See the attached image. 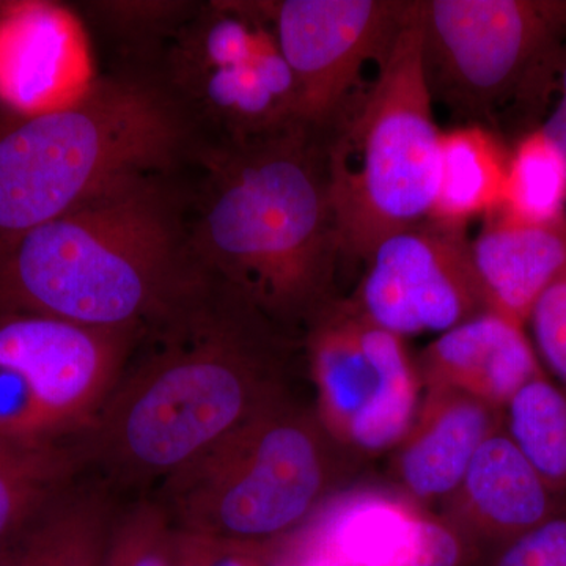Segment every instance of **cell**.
<instances>
[{"label": "cell", "mask_w": 566, "mask_h": 566, "mask_svg": "<svg viewBox=\"0 0 566 566\" xmlns=\"http://www.w3.org/2000/svg\"><path fill=\"white\" fill-rule=\"evenodd\" d=\"M416 365L423 389L458 390L502 411L524 386L546 375L526 327L490 311L439 334Z\"/></svg>", "instance_id": "e0dca14e"}, {"label": "cell", "mask_w": 566, "mask_h": 566, "mask_svg": "<svg viewBox=\"0 0 566 566\" xmlns=\"http://www.w3.org/2000/svg\"><path fill=\"white\" fill-rule=\"evenodd\" d=\"M140 331L0 315V442L69 446L91 430L125 374Z\"/></svg>", "instance_id": "9c48e42d"}, {"label": "cell", "mask_w": 566, "mask_h": 566, "mask_svg": "<svg viewBox=\"0 0 566 566\" xmlns=\"http://www.w3.org/2000/svg\"><path fill=\"white\" fill-rule=\"evenodd\" d=\"M70 486L0 546V566H102L115 517L109 495Z\"/></svg>", "instance_id": "d6986e66"}, {"label": "cell", "mask_w": 566, "mask_h": 566, "mask_svg": "<svg viewBox=\"0 0 566 566\" xmlns=\"http://www.w3.org/2000/svg\"><path fill=\"white\" fill-rule=\"evenodd\" d=\"M420 17L431 99L461 125L490 128L506 103L538 96L556 76L565 0H420Z\"/></svg>", "instance_id": "ba28073f"}, {"label": "cell", "mask_w": 566, "mask_h": 566, "mask_svg": "<svg viewBox=\"0 0 566 566\" xmlns=\"http://www.w3.org/2000/svg\"><path fill=\"white\" fill-rule=\"evenodd\" d=\"M482 566H566V509L497 547Z\"/></svg>", "instance_id": "4316f807"}, {"label": "cell", "mask_w": 566, "mask_h": 566, "mask_svg": "<svg viewBox=\"0 0 566 566\" xmlns=\"http://www.w3.org/2000/svg\"><path fill=\"white\" fill-rule=\"evenodd\" d=\"M210 542L208 566H271L270 547L233 545V543Z\"/></svg>", "instance_id": "83f0119b"}, {"label": "cell", "mask_w": 566, "mask_h": 566, "mask_svg": "<svg viewBox=\"0 0 566 566\" xmlns=\"http://www.w3.org/2000/svg\"><path fill=\"white\" fill-rule=\"evenodd\" d=\"M196 148L158 77H93L73 102L0 132V251L122 182L174 172Z\"/></svg>", "instance_id": "277c9868"}, {"label": "cell", "mask_w": 566, "mask_h": 566, "mask_svg": "<svg viewBox=\"0 0 566 566\" xmlns=\"http://www.w3.org/2000/svg\"><path fill=\"white\" fill-rule=\"evenodd\" d=\"M93 81L80 22L55 6L31 3L0 14V99L22 115L57 109Z\"/></svg>", "instance_id": "5bb4252c"}, {"label": "cell", "mask_w": 566, "mask_h": 566, "mask_svg": "<svg viewBox=\"0 0 566 566\" xmlns=\"http://www.w3.org/2000/svg\"><path fill=\"white\" fill-rule=\"evenodd\" d=\"M558 82V99L549 118L539 128L554 142L566 161V40L558 52L556 66Z\"/></svg>", "instance_id": "f1b7e54d"}, {"label": "cell", "mask_w": 566, "mask_h": 566, "mask_svg": "<svg viewBox=\"0 0 566 566\" xmlns=\"http://www.w3.org/2000/svg\"><path fill=\"white\" fill-rule=\"evenodd\" d=\"M283 334L207 274L148 326L125 374L76 450L112 482H167L285 397Z\"/></svg>", "instance_id": "6da1fadb"}, {"label": "cell", "mask_w": 566, "mask_h": 566, "mask_svg": "<svg viewBox=\"0 0 566 566\" xmlns=\"http://www.w3.org/2000/svg\"><path fill=\"white\" fill-rule=\"evenodd\" d=\"M207 144H233L289 128L300 93L259 2H210L167 41L159 80ZM197 145V144H196Z\"/></svg>", "instance_id": "52a82bcc"}, {"label": "cell", "mask_w": 566, "mask_h": 566, "mask_svg": "<svg viewBox=\"0 0 566 566\" xmlns=\"http://www.w3.org/2000/svg\"><path fill=\"white\" fill-rule=\"evenodd\" d=\"M566 161L542 128L532 129L510 153L497 212L520 222L566 218Z\"/></svg>", "instance_id": "603a6c76"}, {"label": "cell", "mask_w": 566, "mask_h": 566, "mask_svg": "<svg viewBox=\"0 0 566 566\" xmlns=\"http://www.w3.org/2000/svg\"><path fill=\"white\" fill-rule=\"evenodd\" d=\"M504 427L532 468L566 499V394L547 375L524 386L504 409Z\"/></svg>", "instance_id": "7402d4cb"}, {"label": "cell", "mask_w": 566, "mask_h": 566, "mask_svg": "<svg viewBox=\"0 0 566 566\" xmlns=\"http://www.w3.org/2000/svg\"><path fill=\"white\" fill-rule=\"evenodd\" d=\"M81 465L74 446L0 442V546L63 493Z\"/></svg>", "instance_id": "44dd1931"}, {"label": "cell", "mask_w": 566, "mask_h": 566, "mask_svg": "<svg viewBox=\"0 0 566 566\" xmlns=\"http://www.w3.org/2000/svg\"><path fill=\"white\" fill-rule=\"evenodd\" d=\"M340 452L315 412L283 397L170 476L158 501L185 534L274 549L335 497Z\"/></svg>", "instance_id": "8992f818"}, {"label": "cell", "mask_w": 566, "mask_h": 566, "mask_svg": "<svg viewBox=\"0 0 566 566\" xmlns=\"http://www.w3.org/2000/svg\"><path fill=\"white\" fill-rule=\"evenodd\" d=\"M186 2H106L95 7L104 21L128 36L163 39L164 44L192 17L197 7ZM123 32V33H125Z\"/></svg>", "instance_id": "484cf974"}, {"label": "cell", "mask_w": 566, "mask_h": 566, "mask_svg": "<svg viewBox=\"0 0 566 566\" xmlns=\"http://www.w3.org/2000/svg\"><path fill=\"white\" fill-rule=\"evenodd\" d=\"M527 324L543 370L566 394V273L538 297Z\"/></svg>", "instance_id": "d4e9b609"}, {"label": "cell", "mask_w": 566, "mask_h": 566, "mask_svg": "<svg viewBox=\"0 0 566 566\" xmlns=\"http://www.w3.org/2000/svg\"><path fill=\"white\" fill-rule=\"evenodd\" d=\"M315 416L346 452H392L415 420L422 381L405 338L335 297L305 329Z\"/></svg>", "instance_id": "30bf717a"}, {"label": "cell", "mask_w": 566, "mask_h": 566, "mask_svg": "<svg viewBox=\"0 0 566 566\" xmlns=\"http://www.w3.org/2000/svg\"><path fill=\"white\" fill-rule=\"evenodd\" d=\"M349 300L401 338L442 334L486 312L465 229L431 219L381 241Z\"/></svg>", "instance_id": "7c38bea8"}, {"label": "cell", "mask_w": 566, "mask_h": 566, "mask_svg": "<svg viewBox=\"0 0 566 566\" xmlns=\"http://www.w3.org/2000/svg\"><path fill=\"white\" fill-rule=\"evenodd\" d=\"M303 532L304 560L342 566H471L480 554L441 513L400 491L335 495Z\"/></svg>", "instance_id": "4fadbf2b"}, {"label": "cell", "mask_w": 566, "mask_h": 566, "mask_svg": "<svg viewBox=\"0 0 566 566\" xmlns=\"http://www.w3.org/2000/svg\"><path fill=\"white\" fill-rule=\"evenodd\" d=\"M509 156L486 126L458 125L442 132L438 189L428 219L465 229L472 219L497 210Z\"/></svg>", "instance_id": "ffe728a7"}, {"label": "cell", "mask_w": 566, "mask_h": 566, "mask_svg": "<svg viewBox=\"0 0 566 566\" xmlns=\"http://www.w3.org/2000/svg\"><path fill=\"white\" fill-rule=\"evenodd\" d=\"M175 532L161 502H136L115 515L102 566H170Z\"/></svg>", "instance_id": "cb8c5ba5"}, {"label": "cell", "mask_w": 566, "mask_h": 566, "mask_svg": "<svg viewBox=\"0 0 566 566\" xmlns=\"http://www.w3.org/2000/svg\"><path fill=\"white\" fill-rule=\"evenodd\" d=\"M471 243L486 311L526 327L547 286L566 273V218L528 223L493 211Z\"/></svg>", "instance_id": "ac0fdd59"}, {"label": "cell", "mask_w": 566, "mask_h": 566, "mask_svg": "<svg viewBox=\"0 0 566 566\" xmlns=\"http://www.w3.org/2000/svg\"><path fill=\"white\" fill-rule=\"evenodd\" d=\"M504 428V411L471 395L424 387L415 420L392 449V476L417 504H444L480 447Z\"/></svg>", "instance_id": "2e32d148"}, {"label": "cell", "mask_w": 566, "mask_h": 566, "mask_svg": "<svg viewBox=\"0 0 566 566\" xmlns=\"http://www.w3.org/2000/svg\"><path fill=\"white\" fill-rule=\"evenodd\" d=\"M169 175L133 178L0 251L6 312L144 333L207 277Z\"/></svg>", "instance_id": "3957f363"}, {"label": "cell", "mask_w": 566, "mask_h": 566, "mask_svg": "<svg viewBox=\"0 0 566 566\" xmlns=\"http://www.w3.org/2000/svg\"><path fill=\"white\" fill-rule=\"evenodd\" d=\"M331 203L344 264L367 263L390 234L430 218L441 129L423 71L420 0L378 74L326 129Z\"/></svg>", "instance_id": "5b68a950"}, {"label": "cell", "mask_w": 566, "mask_h": 566, "mask_svg": "<svg viewBox=\"0 0 566 566\" xmlns=\"http://www.w3.org/2000/svg\"><path fill=\"white\" fill-rule=\"evenodd\" d=\"M177 531V528H175ZM210 542L202 536L175 532L172 564L170 566H208Z\"/></svg>", "instance_id": "f546056e"}, {"label": "cell", "mask_w": 566, "mask_h": 566, "mask_svg": "<svg viewBox=\"0 0 566 566\" xmlns=\"http://www.w3.org/2000/svg\"><path fill=\"white\" fill-rule=\"evenodd\" d=\"M259 7L293 71L301 118L326 129L360 91L364 66L389 50L409 2L273 0Z\"/></svg>", "instance_id": "8fae6325"}, {"label": "cell", "mask_w": 566, "mask_h": 566, "mask_svg": "<svg viewBox=\"0 0 566 566\" xmlns=\"http://www.w3.org/2000/svg\"><path fill=\"white\" fill-rule=\"evenodd\" d=\"M564 509L566 499L546 485L504 427L480 447L441 515L485 558Z\"/></svg>", "instance_id": "9a60e30c"}, {"label": "cell", "mask_w": 566, "mask_h": 566, "mask_svg": "<svg viewBox=\"0 0 566 566\" xmlns=\"http://www.w3.org/2000/svg\"><path fill=\"white\" fill-rule=\"evenodd\" d=\"M202 181L188 216L193 255L282 334L338 297L344 264L326 132L305 122L233 144L197 145Z\"/></svg>", "instance_id": "7a4b0ae2"}]
</instances>
